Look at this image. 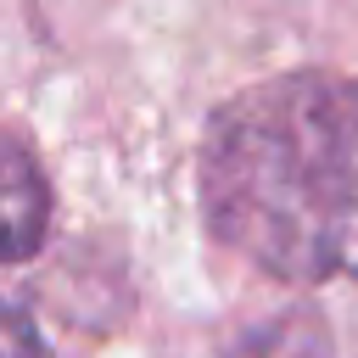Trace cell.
<instances>
[{
    "instance_id": "1",
    "label": "cell",
    "mask_w": 358,
    "mask_h": 358,
    "mask_svg": "<svg viewBox=\"0 0 358 358\" xmlns=\"http://www.w3.org/2000/svg\"><path fill=\"white\" fill-rule=\"evenodd\" d=\"M201 213L263 274H358V78L308 67L229 95L201 140Z\"/></svg>"
},
{
    "instance_id": "2",
    "label": "cell",
    "mask_w": 358,
    "mask_h": 358,
    "mask_svg": "<svg viewBox=\"0 0 358 358\" xmlns=\"http://www.w3.org/2000/svg\"><path fill=\"white\" fill-rule=\"evenodd\" d=\"M50 229V185L17 134H0V268L28 263Z\"/></svg>"
},
{
    "instance_id": "3",
    "label": "cell",
    "mask_w": 358,
    "mask_h": 358,
    "mask_svg": "<svg viewBox=\"0 0 358 358\" xmlns=\"http://www.w3.org/2000/svg\"><path fill=\"white\" fill-rule=\"evenodd\" d=\"M224 358H336V341L313 308H291V313L246 330Z\"/></svg>"
},
{
    "instance_id": "4",
    "label": "cell",
    "mask_w": 358,
    "mask_h": 358,
    "mask_svg": "<svg viewBox=\"0 0 358 358\" xmlns=\"http://www.w3.org/2000/svg\"><path fill=\"white\" fill-rule=\"evenodd\" d=\"M0 358H45L39 330H34L11 302H0Z\"/></svg>"
}]
</instances>
